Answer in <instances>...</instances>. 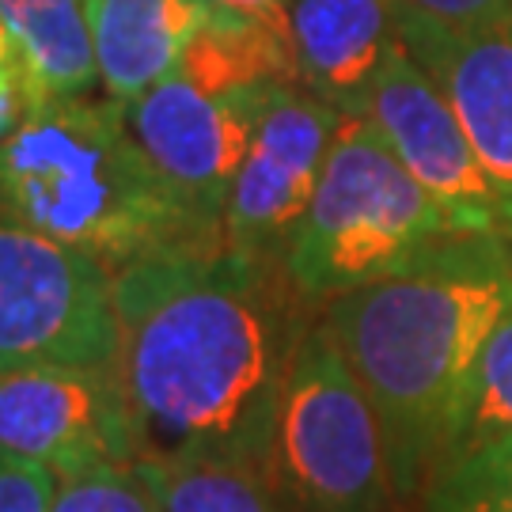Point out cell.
Listing matches in <instances>:
<instances>
[{
    "label": "cell",
    "instance_id": "1",
    "mask_svg": "<svg viewBox=\"0 0 512 512\" xmlns=\"http://www.w3.org/2000/svg\"><path fill=\"white\" fill-rule=\"evenodd\" d=\"M311 308L281 262L228 243L114 274L118 357L141 459L205 456L274 475L281 395Z\"/></svg>",
    "mask_w": 512,
    "mask_h": 512
},
{
    "label": "cell",
    "instance_id": "2",
    "mask_svg": "<svg viewBox=\"0 0 512 512\" xmlns=\"http://www.w3.org/2000/svg\"><path fill=\"white\" fill-rule=\"evenodd\" d=\"M509 311L505 232L440 236L399 270L323 308V323L380 414L395 494H410L448 456L478 353Z\"/></svg>",
    "mask_w": 512,
    "mask_h": 512
},
{
    "label": "cell",
    "instance_id": "3",
    "mask_svg": "<svg viewBox=\"0 0 512 512\" xmlns=\"http://www.w3.org/2000/svg\"><path fill=\"white\" fill-rule=\"evenodd\" d=\"M0 205L27 228L99 258L110 274L133 262L209 247L152 167L129 107L69 95L27 110L0 145Z\"/></svg>",
    "mask_w": 512,
    "mask_h": 512
},
{
    "label": "cell",
    "instance_id": "4",
    "mask_svg": "<svg viewBox=\"0 0 512 512\" xmlns=\"http://www.w3.org/2000/svg\"><path fill=\"white\" fill-rule=\"evenodd\" d=\"M277 84H296L285 38L213 16L183 65L129 103V126L145 156L209 239H224L228 190Z\"/></svg>",
    "mask_w": 512,
    "mask_h": 512
},
{
    "label": "cell",
    "instance_id": "5",
    "mask_svg": "<svg viewBox=\"0 0 512 512\" xmlns=\"http://www.w3.org/2000/svg\"><path fill=\"white\" fill-rule=\"evenodd\" d=\"M452 236L440 205L365 114H342L315 198L285 251V274L311 308L399 270Z\"/></svg>",
    "mask_w": 512,
    "mask_h": 512
},
{
    "label": "cell",
    "instance_id": "6",
    "mask_svg": "<svg viewBox=\"0 0 512 512\" xmlns=\"http://www.w3.org/2000/svg\"><path fill=\"white\" fill-rule=\"evenodd\" d=\"M274 482L304 512H384L395 497L380 414L327 323L300 338L281 395Z\"/></svg>",
    "mask_w": 512,
    "mask_h": 512
},
{
    "label": "cell",
    "instance_id": "7",
    "mask_svg": "<svg viewBox=\"0 0 512 512\" xmlns=\"http://www.w3.org/2000/svg\"><path fill=\"white\" fill-rule=\"evenodd\" d=\"M114 357V274L0 205V372L23 365L110 368Z\"/></svg>",
    "mask_w": 512,
    "mask_h": 512
},
{
    "label": "cell",
    "instance_id": "8",
    "mask_svg": "<svg viewBox=\"0 0 512 512\" xmlns=\"http://www.w3.org/2000/svg\"><path fill=\"white\" fill-rule=\"evenodd\" d=\"M338 122L342 110L300 84H277L266 95L224 202V243L232 251L285 266V251L315 198Z\"/></svg>",
    "mask_w": 512,
    "mask_h": 512
},
{
    "label": "cell",
    "instance_id": "9",
    "mask_svg": "<svg viewBox=\"0 0 512 512\" xmlns=\"http://www.w3.org/2000/svg\"><path fill=\"white\" fill-rule=\"evenodd\" d=\"M0 444L57 478L141 459L122 384L110 368L23 365L0 372Z\"/></svg>",
    "mask_w": 512,
    "mask_h": 512
},
{
    "label": "cell",
    "instance_id": "10",
    "mask_svg": "<svg viewBox=\"0 0 512 512\" xmlns=\"http://www.w3.org/2000/svg\"><path fill=\"white\" fill-rule=\"evenodd\" d=\"M365 118L384 133L403 167L440 205L452 232H505L494 186L478 164L452 103L433 76L399 46L387 57L365 103Z\"/></svg>",
    "mask_w": 512,
    "mask_h": 512
},
{
    "label": "cell",
    "instance_id": "11",
    "mask_svg": "<svg viewBox=\"0 0 512 512\" xmlns=\"http://www.w3.org/2000/svg\"><path fill=\"white\" fill-rule=\"evenodd\" d=\"M399 38L452 103L512 232V19L444 27L399 8Z\"/></svg>",
    "mask_w": 512,
    "mask_h": 512
},
{
    "label": "cell",
    "instance_id": "12",
    "mask_svg": "<svg viewBox=\"0 0 512 512\" xmlns=\"http://www.w3.org/2000/svg\"><path fill=\"white\" fill-rule=\"evenodd\" d=\"M285 42L296 84L342 114H365L387 57L403 46L395 0H289Z\"/></svg>",
    "mask_w": 512,
    "mask_h": 512
},
{
    "label": "cell",
    "instance_id": "13",
    "mask_svg": "<svg viewBox=\"0 0 512 512\" xmlns=\"http://www.w3.org/2000/svg\"><path fill=\"white\" fill-rule=\"evenodd\" d=\"M202 0H88L99 84L118 103H137L183 65L209 27Z\"/></svg>",
    "mask_w": 512,
    "mask_h": 512
},
{
    "label": "cell",
    "instance_id": "14",
    "mask_svg": "<svg viewBox=\"0 0 512 512\" xmlns=\"http://www.w3.org/2000/svg\"><path fill=\"white\" fill-rule=\"evenodd\" d=\"M0 31L27 110L50 99L92 95L99 84L88 0H0Z\"/></svg>",
    "mask_w": 512,
    "mask_h": 512
},
{
    "label": "cell",
    "instance_id": "15",
    "mask_svg": "<svg viewBox=\"0 0 512 512\" xmlns=\"http://www.w3.org/2000/svg\"><path fill=\"white\" fill-rule=\"evenodd\" d=\"M160 512H281L274 475L228 459H137Z\"/></svg>",
    "mask_w": 512,
    "mask_h": 512
},
{
    "label": "cell",
    "instance_id": "16",
    "mask_svg": "<svg viewBox=\"0 0 512 512\" xmlns=\"http://www.w3.org/2000/svg\"><path fill=\"white\" fill-rule=\"evenodd\" d=\"M421 512H512V437L444 459L429 475Z\"/></svg>",
    "mask_w": 512,
    "mask_h": 512
},
{
    "label": "cell",
    "instance_id": "17",
    "mask_svg": "<svg viewBox=\"0 0 512 512\" xmlns=\"http://www.w3.org/2000/svg\"><path fill=\"white\" fill-rule=\"evenodd\" d=\"M501 437H512V311L497 323L490 342L478 353L475 376H471L467 399L459 410V425L448 456L471 452V448H482V444Z\"/></svg>",
    "mask_w": 512,
    "mask_h": 512
},
{
    "label": "cell",
    "instance_id": "18",
    "mask_svg": "<svg viewBox=\"0 0 512 512\" xmlns=\"http://www.w3.org/2000/svg\"><path fill=\"white\" fill-rule=\"evenodd\" d=\"M50 512H160V501L148 490L137 463H110L84 475L61 478Z\"/></svg>",
    "mask_w": 512,
    "mask_h": 512
},
{
    "label": "cell",
    "instance_id": "19",
    "mask_svg": "<svg viewBox=\"0 0 512 512\" xmlns=\"http://www.w3.org/2000/svg\"><path fill=\"white\" fill-rule=\"evenodd\" d=\"M61 478L38 463L0 444V512H50Z\"/></svg>",
    "mask_w": 512,
    "mask_h": 512
},
{
    "label": "cell",
    "instance_id": "20",
    "mask_svg": "<svg viewBox=\"0 0 512 512\" xmlns=\"http://www.w3.org/2000/svg\"><path fill=\"white\" fill-rule=\"evenodd\" d=\"M403 12L444 23V27H482L497 19H512V0H395Z\"/></svg>",
    "mask_w": 512,
    "mask_h": 512
},
{
    "label": "cell",
    "instance_id": "21",
    "mask_svg": "<svg viewBox=\"0 0 512 512\" xmlns=\"http://www.w3.org/2000/svg\"><path fill=\"white\" fill-rule=\"evenodd\" d=\"M202 4L209 8V16L243 19V23H255V27L274 31L277 38H285V8H289V0H202Z\"/></svg>",
    "mask_w": 512,
    "mask_h": 512
},
{
    "label": "cell",
    "instance_id": "22",
    "mask_svg": "<svg viewBox=\"0 0 512 512\" xmlns=\"http://www.w3.org/2000/svg\"><path fill=\"white\" fill-rule=\"evenodd\" d=\"M23 114H27V103H23V92H19L16 61H12V50H8V38L0 31V145L23 122Z\"/></svg>",
    "mask_w": 512,
    "mask_h": 512
}]
</instances>
